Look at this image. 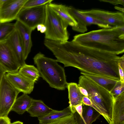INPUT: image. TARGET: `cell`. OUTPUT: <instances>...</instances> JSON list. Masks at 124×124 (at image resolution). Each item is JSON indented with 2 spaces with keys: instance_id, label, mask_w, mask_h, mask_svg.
Segmentation results:
<instances>
[{
  "instance_id": "obj_1",
  "label": "cell",
  "mask_w": 124,
  "mask_h": 124,
  "mask_svg": "<svg viewBox=\"0 0 124 124\" xmlns=\"http://www.w3.org/2000/svg\"><path fill=\"white\" fill-rule=\"evenodd\" d=\"M62 43L59 60L64 67H72L81 72L120 80L118 64L123 56L83 46L72 41Z\"/></svg>"
},
{
  "instance_id": "obj_2",
  "label": "cell",
  "mask_w": 124,
  "mask_h": 124,
  "mask_svg": "<svg viewBox=\"0 0 124 124\" xmlns=\"http://www.w3.org/2000/svg\"><path fill=\"white\" fill-rule=\"evenodd\" d=\"M72 41L118 55L124 52V26L102 28L76 35Z\"/></svg>"
},
{
  "instance_id": "obj_3",
  "label": "cell",
  "mask_w": 124,
  "mask_h": 124,
  "mask_svg": "<svg viewBox=\"0 0 124 124\" xmlns=\"http://www.w3.org/2000/svg\"><path fill=\"white\" fill-rule=\"evenodd\" d=\"M79 85L87 91L91 107L99 112L109 124H112L115 99L108 91L83 75L79 78Z\"/></svg>"
},
{
  "instance_id": "obj_4",
  "label": "cell",
  "mask_w": 124,
  "mask_h": 124,
  "mask_svg": "<svg viewBox=\"0 0 124 124\" xmlns=\"http://www.w3.org/2000/svg\"><path fill=\"white\" fill-rule=\"evenodd\" d=\"M40 76L51 87L59 90L67 87L66 76L64 68L56 60L46 57L39 52L33 58Z\"/></svg>"
},
{
  "instance_id": "obj_5",
  "label": "cell",
  "mask_w": 124,
  "mask_h": 124,
  "mask_svg": "<svg viewBox=\"0 0 124 124\" xmlns=\"http://www.w3.org/2000/svg\"><path fill=\"white\" fill-rule=\"evenodd\" d=\"M46 5V16L44 24L47 30L45 39L63 42L68 41L69 35L68 24L49 7Z\"/></svg>"
},
{
  "instance_id": "obj_6",
  "label": "cell",
  "mask_w": 124,
  "mask_h": 124,
  "mask_svg": "<svg viewBox=\"0 0 124 124\" xmlns=\"http://www.w3.org/2000/svg\"><path fill=\"white\" fill-rule=\"evenodd\" d=\"M5 74L0 84V117H8L17 96L20 93L9 83Z\"/></svg>"
},
{
  "instance_id": "obj_7",
  "label": "cell",
  "mask_w": 124,
  "mask_h": 124,
  "mask_svg": "<svg viewBox=\"0 0 124 124\" xmlns=\"http://www.w3.org/2000/svg\"><path fill=\"white\" fill-rule=\"evenodd\" d=\"M46 16V5L34 7L23 8L16 20L33 31L38 24H44Z\"/></svg>"
},
{
  "instance_id": "obj_8",
  "label": "cell",
  "mask_w": 124,
  "mask_h": 124,
  "mask_svg": "<svg viewBox=\"0 0 124 124\" xmlns=\"http://www.w3.org/2000/svg\"><path fill=\"white\" fill-rule=\"evenodd\" d=\"M67 8L70 13L77 23L76 26L72 27L73 30L84 33L87 30V26L91 24L96 25L102 28L112 27L97 18L80 13L78 9L72 6H67Z\"/></svg>"
},
{
  "instance_id": "obj_9",
  "label": "cell",
  "mask_w": 124,
  "mask_h": 124,
  "mask_svg": "<svg viewBox=\"0 0 124 124\" xmlns=\"http://www.w3.org/2000/svg\"><path fill=\"white\" fill-rule=\"evenodd\" d=\"M0 66L6 73L17 72L20 67L8 39L0 42Z\"/></svg>"
},
{
  "instance_id": "obj_10",
  "label": "cell",
  "mask_w": 124,
  "mask_h": 124,
  "mask_svg": "<svg viewBox=\"0 0 124 124\" xmlns=\"http://www.w3.org/2000/svg\"><path fill=\"white\" fill-rule=\"evenodd\" d=\"M78 11L82 14L97 18L111 26H124L123 12H113L97 9L86 10H78Z\"/></svg>"
},
{
  "instance_id": "obj_11",
  "label": "cell",
  "mask_w": 124,
  "mask_h": 124,
  "mask_svg": "<svg viewBox=\"0 0 124 124\" xmlns=\"http://www.w3.org/2000/svg\"><path fill=\"white\" fill-rule=\"evenodd\" d=\"M27 0H8L0 7V22H8L16 19Z\"/></svg>"
},
{
  "instance_id": "obj_12",
  "label": "cell",
  "mask_w": 124,
  "mask_h": 124,
  "mask_svg": "<svg viewBox=\"0 0 124 124\" xmlns=\"http://www.w3.org/2000/svg\"><path fill=\"white\" fill-rule=\"evenodd\" d=\"M5 76L13 87L20 92L30 94L32 91L35 82L18 72L6 73Z\"/></svg>"
},
{
  "instance_id": "obj_13",
  "label": "cell",
  "mask_w": 124,
  "mask_h": 124,
  "mask_svg": "<svg viewBox=\"0 0 124 124\" xmlns=\"http://www.w3.org/2000/svg\"><path fill=\"white\" fill-rule=\"evenodd\" d=\"M15 24L16 29L19 33L23 43L25 60L32 46L31 35L33 31L19 21L16 20Z\"/></svg>"
},
{
  "instance_id": "obj_14",
  "label": "cell",
  "mask_w": 124,
  "mask_h": 124,
  "mask_svg": "<svg viewBox=\"0 0 124 124\" xmlns=\"http://www.w3.org/2000/svg\"><path fill=\"white\" fill-rule=\"evenodd\" d=\"M8 40L10 43L17 61L20 66L25 63L23 43L19 33L16 30L10 35Z\"/></svg>"
},
{
  "instance_id": "obj_15",
  "label": "cell",
  "mask_w": 124,
  "mask_h": 124,
  "mask_svg": "<svg viewBox=\"0 0 124 124\" xmlns=\"http://www.w3.org/2000/svg\"><path fill=\"white\" fill-rule=\"evenodd\" d=\"M68 92L69 107L72 113L76 112L74 106L82 103V98L84 96L80 93L78 84L73 82L68 83L67 87Z\"/></svg>"
},
{
  "instance_id": "obj_16",
  "label": "cell",
  "mask_w": 124,
  "mask_h": 124,
  "mask_svg": "<svg viewBox=\"0 0 124 124\" xmlns=\"http://www.w3.org/2000/svg\"><path fill=\"white\" fill-rule=\"evenodd\" d=\"M112 124H124V92L115 99Z\"/></svg>"
},
{
  "instance_id": "obj_17",
  "label": "cell",
  "mask_w": 124,
  "mask_h": 124,
  "mask_svg": "<svg viewBox=\"0 0 124 124\" xmlns=\"http://www.w3.org/2000/svg\"><path fill=\"white\" fill-rule=\"evenodd\" d=\"M53 110L42 101L33 99L31 105L27 111L31 116L39 117L47 114Z\"/></svg>"
},
{
  "instance_id": "obj_18",
  "label": "cell",
  "mask_w": 124,
  "mask_h": 124,
  "mask_svg": "<svg viewBox=\"0 0 124 124\" xmlns=\"http://www.w3.org/2000/svg\"><path fill=\"white\" fill-rule=\"evenodd\" d=\"M49 7L68 25L72 27L76 26V21L69 12L67 6L62 4L51 3L48 4Z\"/></svg>"
},
{
  "instance_id": "obj_19",
  "label": "cell",
  "mask_w": 124,
  "mask_h": 124,
  "mask_svg": "<svg viewBox=\"0 0 124 124\" xmlns=\"http://www.w3.org/2000/svg\"><path fill=\"white\" fill-rule=\"evenodd\" d=\"M87 78L104 88L110 92L118 80L108 77L81 72Z\"/></svg>"
},
{
  "instance_id": "obj_20",
  "label": "cell",
  "mask_w": 124,
  "mask_h": 124,
  "mask_svg": "<svg viewBox=\"0 0 124 124\" xmlns=\"http://www.w3.org/2000/svg\"><path fill=\"white\" fill-rule=\"evenodd\" d=\"M33 99L27 94L23 93L17 98L12 108L11 111L19 114H23L30 107Z\"/></svg>"
},
{
  "instance_id": "obj_21",
  "label": "cell",
  "mask_w": 124,
  "mask_h": 124,
  "mask_svg": "<svg viewBox=\"0 0 124 124\" xmlns=\"http://www.w3.org/2000/svg\"><path fill=\"white\" fill-rule=\"evenodd\" d=\"M72 113L69 106L61 110L53 109L47 114L38 117L40 124H44L54 121L58 119L70 115Z\"/></svg>"
},
{
  "instance_id": "obj_22",
  "label": "cell",
  "mask_w": 124,
  "mask_h": 124,
  "mask_svg": "<svg viewBox=\"0 0 124 124\" xmlns=\"http://www.w3.org/2000/svg\"><path fill=\"white\" fill-rule=\"evenodd\" d=\"M18 72L35 83L40 77L37 68L34 65L25 63L20 67Z\"/></svg>"
},
{
  "instance_id": "obj_23",
  "label": "cell",
  "mask_w": 124,
  "mask_h": 124,
  "mask_svg": "<svg viewBox=\"0 0 124 124\" xmlns=\"http://www.w3.org/2000/svg\"><path fill=\"white\" fill-rule=\"evenodd\" d=\"M16 29L15 23L0 22V42L8 39Z\"/></svg>"
},
{
  "instance_id": "obj_24",
  "label": "cell",
  "mask_w": 124,
  "mask_h": 124,
  "mask_svg": "<svg viewBox=\"0 0 124 124\" xmlns=\"http://www.w3.org/2000/svg\"><path fill=\"white\" fill-rule=\"evenodd\" d=\"M44 124H76L74 113Z\"/></svg>"
},
{
  "instance_id": "obj_25",
  "label": "cell",
  "mask_w": 124,
  "mask_h": 124,
  "mask_svg": "<svg viewBox=\"0 0 124 124\" xmlns=\"http://www.w3.org/2000/svg\"><path fill=\"white\" fill-rule=\"evenodd\" d=\"M53 1V0H27L23 8H30L46 5Z\"/></svg>"
},
{
  "instance_id": "obj_26",
  "label": "cell",
  "mask_w": 124,
  "mask_h": 124,
  "mask_svg": "<svg viewBox=\"0 0 124 124\" xmlns=\"http://www.w3.org/2000/svg\"><path fill=\"white\" fill-rule=\"evenodd\" d=\"M124 92V83L120 80L117 82L113 88L110 92L114 99L119 95Z\"/></svg>"
},
{
  "instance_id": "obj_27",
  "label": "cell",
  "mask_w": 124,
  "mask_h": 124,
  "mask_svg": "<svg viewBox=\"0 0 124 124\" xmlns=\"http://www.w3.org/2000/svg\"><path fill=\"white\" fill-rule=\"evenodd\" d=\"M100 1L106 2L109 3L114 5L121 4L123 6L124 5V0H100Z\"/></svg>"
},
{
  "instance_id": "obj_28",
  "label": "cell",
  "mask_w": 124,
  "mask_h": 124,
  "mask_svg": "<svg viewBox=\"0 0 124 124\" xmlns=\"http://www.w3.org/2000/svg\"><path fill=\"white\" fill-rule=\"evenodd\" d=\"M83 105V104L82 103H81L74 106V107L76 111L79 115L80 116L82 117V119L83 120L84 123V120L82 116V106ZM84 124H85V123Z\"/></svg>"
},
{
  "instance_id": "obj_29",
  "label": "cell",
  "mask_w": 124,
  "mask_h": 124,
  "mask_svg": "<svg viewBox=\"0 0 124 124\" xmlns=\"http://www.w3.org/2000/svg\"><path fill=\"white\" fill-rule=\"evenodd\" d=\"M82 102L83 105L90 106L92 104L90 99L88 97L85 96H84L82 98Z\"/></svg>"
},
{
  "instance_id": "obj_30",
  "label": "cell",
  "mask_w": 124,
  "mask_h": 124,
  "mask_svg": "<svg viewBox=\"0 0 124 124\" xmlns=\"http://www.w3.org/2000/svg\"><path fill=\"white\" fill-rule=\"evenodd\" d=\"M10 123V119L8 117H0V124H9Z\"/></svg>"
},
{
  "instance_id": "obj_31",
  "label": "cell",
  "mask_w": 124,
  "mask_h": 124,
  "mask_svg": "<svg viewBox=\"0 0 124 124\" xmlns=\"http://www.w3.org/2000/svg\"><path fill=\"white\" fill-rule=\"evenodd\" d=\"M118 69L119 74L120 78V80L122 82L124 83V70H123L119 65H118Z\"/></svg>"
},
{
  "instance_id": "obj_32",
  "label": "cell",
  "mask_w": 124,
  "mask_h": 124,
  "mask_svg": "<svg viewBox=\"0 0 124 124\" xmlns=\"http://www.w3.org/2000/svg\"><path fill=\"white\" fill-rule=\"evenodd\" d=\"M80 93L85 96L88 97V95L87 90L83 87L78 85Z\"/></svg>"
},
{
  "instance_id": "obj_33",
  "label": "cell",
  "mask_w": 124,
  "mask_h": 124,
  "mask_svg": "<svg viewBox=\"0 0 124 124\" xmlns=\"http://www.w3.org/2000/svg\"><path fill=\"white\" fill-rule=\"evenodd\" d=\"M118 65L120 66L123 70H124V55H123Z\"/></svg>"
},
{
  "instance_id": "obj_34",
  "label": "cell",
  "mask_w": 124,
  "mask_h": 124,
  "mask_svg": "<svg viewBox=\"0 0 124 124\" xmlns=\"http://www.w3.org/2000/svg\"><path fill=\"white\" fill-rule=\"evenodd\" d=\"M47 30V28L46 26L44 24L40 31L41 33H45Z\"/></svg>"
},
{
  "instance_id": "obj_35",
  "label": "cell",
  "mask_w": 124,
  "mask_h": 124,
  "mask_svg": "<svg viewBox=\"0 0 124 124\" xmlns=\"http://www.w3.org/2000/svg\"><path fill=\"white\" fill-rule=\"evenodd\" d=\"M8 0H0V7L3 5Z\"/></svg>"
},
{
  "instance_id": "obj_36",
  "label": "cell",
  "mask_w": 124,
  "mask_h": 124,
  "mask_svg": "<svg viewBox=\"0 0 124 124\" xmlns=\"http://www.w3.org/2000/svg\"><path fill=\"white\" fill-rule=\"evenodd\" d=\"M44 24H39L37 26L36 28L38 31H40L42 27Z\"/></svg>"
},
{
  "instance_id": "obj_37",
  "label": "cell",
  "mask_w": 124,
  "mask_h": 124,
  "mask_svg": "<svg viewBox=\"0 0 124 124\" xmlns=\"http://www.w3.org/2000/svg\"><path fill=\"white\" fill-rule=\"evenodd\" d=\"M9 124H23V123L19 121H17L12 123H10Z\"/></svg>"
},
{
  "instance_id": "obj_38",
  "label": "cell",
  "mask_w": 124,
  "mask_h": 124,
  "mask_svg": "<svg viewBox=\"0 0 124 124\" xmlns=\"http://www.w3.org/2000/svg\"><path fill=\"white\" fill-rule=\"evenodd\" d=\"M2 79L1 77L0 76V84L1 82V81Z\"/></svg>"
}]
</instances>
